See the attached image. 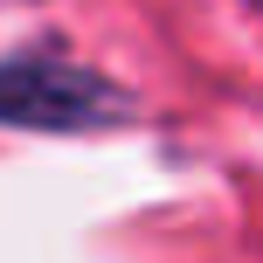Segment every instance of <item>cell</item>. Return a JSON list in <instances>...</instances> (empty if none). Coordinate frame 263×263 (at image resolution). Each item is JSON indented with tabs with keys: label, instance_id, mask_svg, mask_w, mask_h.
I'll use <instances>...</instances> for the list:
<instances>
[{
	"label": "cell",
	"instance_id": "1",
	"mask_svg": "<svg viewBox=\"0 0 263 263\" xmlns=\"http://www.w3.org/2000/svg\"><path fill=\"white\" fill-rule=\"evenodd\" d=\"M125 97L111 77L69 63L55 49H28L0 63V125L21 132H90V125H118Z\"/></svg>",
	"mask_w": 263,
	"mask_h": 263
}]
</instances>
